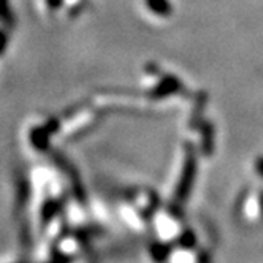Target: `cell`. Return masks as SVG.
I'll use <instances>...</instances> for the list:
<instances>
[{
  "mask_svg": "<svg viewBox=\"0 0 263 263\" xmlns=\"http://www.w3.org/2000/svg\"><path fill=\"white\" fill-rule=\"evenodd\" d=\"M257 170H258V173L263 176V159L258 160V163H257Z\"/></svg>",
  "mask_w": 263,
  "mask_h": 263,
  "instance_id": "6da1fadb",
  "label": "cell"
}]
</instances>
